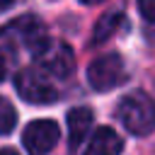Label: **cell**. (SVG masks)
Wrapping results in <instances>:
<instances>
[{
	"label": "cell",
	"instance_id": "cell-8",
	"mask_svg": "<svg viewBox=\"0 0 155 155\" xmlns=\"http://www.w3.org/2000/svg\"><path fill=\"white\" fill-rule=\"evenodd\" d=\"M65 121H68V145H70V150H75L85 140V136L92 126V109L90 107H75L68 111Z\"/></svg>",
	"mask_w": 155,
	"mask_h": 155
},
{
	"label": "cell",
	"instance_id": "cell-9",
	"mask_svg": "<svg viewBox=\"0 0 155 155\" xmlns=\"http://www.w3.org/2000/svg\"><path fill=\"white\" fill-rule=\"evenodd\" d=\"M121 24H124V15H121V12H107V15H102V17L97 19V24H94L92 41H97V44L107 41L109 36L116 34V29H119Z\"/></svg>",
	"mask_w": 155,
	"mask_h": 155
},
{
	"label": "cell",
	"instance_id": "cell-11",
	"mask_svg": "<svg viewBox=\"0 0 155 155\" xmlns=\"http://www.w3.org/2000/svg\"><path fill=\"white\" fill-rule=\"evenodd\" d=\"M138 10L148 22H155V0H138Z\"/></svg>",
	"mask_w": 155,
	"mask_h": 155
},
{
	"label": "cell",
	"instance_id": "cell-1",
	"mask_svg": "<svg viewBox=\"0 0 155 155\" xmlns=\"http://www.w3.org/2000/svg\"><path fill=\"white\" fill-rule=\"evenodd\" d=\"M119 121L133 136H148L155 128V102L145 92H131L119 102Z\"/></svg>",
	"mask_w": 155,
	"mask_h": 155
},
{
	"label": "cell",
	"instance_id": "cell-5",
	"mask_svg": "<svg viewBox=\"0 0 155 155\" xmlns=\"http://www.w3.org/2000/svg\"><path fill=\"white\" fill-rule=\"evenodd\" d=\"M58 136H61V131H58V124L56 121L39 119V121H31L24 128L22 143H24V150L29 155H46L58 143Z\"/></svg>",
	"mask_w": 155,
	"mask_h": 155
},
{
	"label": "cell",
	"instance_id": "cell-7",
	"mask_svg": "<svg viewBox=\"0 0 155 155\" xmlns=\"http://www.w3.org/2000/svg\"><path fill=\"white\" fill-rule=\"evenodd\" d=\"M121 148H124L121 136L109 126H99L92 133V138L85 148V155H119Z\"/></svg>",
	"mask_w": 155,
	"mask_h": 155
},
{
	"label": "cell",
	"instance_id": "cell-15",
	"mask_svg": "<svg viewBox=\"0 0 155 155\" xmlns=\"http://www.w3.org/2000/svg\"><path fill=\"white\" fill-rule=\"evenodd\" d=\"M82 5H99V2H104V0H80Z\"/></svg>",
	"mask_w": 155,
	"mask_h": 155
},
{
	"label": "cell",
	"instance_id": "cell-2",
	"mask_svg": "<svg viewBox=\"0 0 155 155\" xmlns=\"http://www.w3.org/2000/svg\"><path fill=\"white\" fill-rule=\"evenodd\" d=\"M87 82L97 92H109V90L124 85L126 82V65H124L121 56L107 53V56L94 58L87 68Z\"/></svg>",
	"mask_w": 155,
	"mask_h": 155
},
{
	"label": "cell",
	"instance_id": "cell-14",
	"mask_svg": "<svg viewBox=\"0 0 155 155\" xmlns=\"http://www.w3.org/2000/svg\"><path fill=\"white\" fill-rule=\"evenodd\" d=\"M12 2H15V0H0V10H7Z\"/></svg>",
	"mask_w": 155,
	"mask_h": 155
},
{
	"label": "cell",
	"instance_id": "cell-6",
	"mask_svg": "<svg viewBox=\"0 0 155 155\" xmlns=\"http://www.w3.org/2000/svg\"><path fill=\"white\" fill-rule=\"evenodd\" d=\"M7 34L15 36L19 44H24V46L31 51V56H34V53L48 41V34H46L41 19H36V17H31V15L15 19V22L7 27Z\"/></svg>",
	"mask_w": 155,
	"mask_h": 155
},
{
	"label": "cell",
	"instance_id": "cell-13",
	"mask_svg": "<svg viewBox=\"0 0 155 155\" xmlns=\"http://www.w3.org/2000/svg\"><path fill=\"white\" fill-rule=\"evenodd\" d=\"M0 155H19V153H17V150H12V148H2V150H0Z\"/></svg>",
	"mask_w": 155,
	"mask_h": 155
},
{
	"label": "cell",
	"instance_id": "cell-10",
	"mask_svg": "<svg viewBox=\"0 0 155 155\" xmlns=\"http://www.w3.org/2000/svg\"><path fill=\"white\" fill-rule=\"evenodd\" d=\"M15 124H17V111H15V107H12L5 97H0V133L7 136V133L15 128Z\"/></svg>",
	"mask_w": 155,
	"mask_h": 155
},
{
	"label": "cell",
	"instance_id": "cell-3",
	"mask_svg": "<svg viewBox=\"0 0 155 155\" xmlns=\"http://www.w3.org/2000/svg\"><path fill=\"white\" fill-rule=\"evenodd\" d=\"M15 87H17L19 97L27 99V102H31V104H51L58 97L56 87L46 78V73L39 70V68H24V70H19L17 78H15Z\"/></svg>",
	"mask_w": 155,
	"mask_h": 155
},
{
	"label": "cell",
	"instance_id": "cell-12",
	"mask_svg": "<svg viewBox=\"0 0 155 155\" xmlns=\"http://www.w3.org/2000/svg\"><path fill=\"white\" fill-rule=\"evenodd\" d=\"M5 73H7V56L0 51V80L5 78Z\"/></svg>",
	"mask_w": 155,
	"mask_h": 155
},
{
	"label": "cell",
	"instance_id": "cell-4",
	"mask_svg": "<svg viewBox=\"0 0 155 155\" xmlns=\"http://www.w3.org/2000/svg\"><path fill=\"white\" fill-rule=\"evenodd\" d=\"M36 63H39V70L53 75V78H68L75 68V56H73V48L63 41H53L48 39L36 53H34Z\"/></svg>",
	"mask_w": 155,
	"mask_h": 155
}]
</instances>
